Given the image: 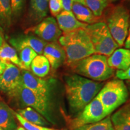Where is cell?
Masks as SVG:
<instances>
[{
  "label": "cell",
  "mask_w": 130,
  "mask_h": 130,
  "mask_svg": "<svg viewBox=\"0 0 130 130\" xmlns=\"http://www.w3.org/2000/svg\"><path fill=\"white\" fill-rule=\"evenodd\" d=\"M6 65H7V62L0 58V75L2 74V72L4 71L6 67Z\"/></svg>",
  "instance_id": "cell-33"
},
{
  "label": "cell",
  "mask_w": 130,
  "mask_h": 130,
  "mask_svg": "<svg viewBox=\"0 0 130 130\" xmlns=\"http://www.w3.org/2000/svg\"><path fill=\"white\" fill-rule=\"evenodd\" d=\"M74 72L93 81H104L113 75L115 69L110 67L107 56L92 54L71 65Z\"/></svg>",
  "instance_id": "cell-3"
},
{
  "label": "cell",
  "mask_w": 130,
  "mask_h": 130,
  "mask_svg": "<svg viewBox=\"0 0 130 130\" xmlns=\"http://www.w3.org/2000/svg\"><path fill=\"white\" fill-rule=\"evenodd\" d=\"M86 4L92 11L96 17H100L102 15L104 10L108 4L109 0H84Z\"/></svg>",
  "instance_id": "cell-26"
},
{
  "label": "cell",
  "mask_w": 130,
  "mask_h": 130,
  "mask_svg": "<svg viewBox=\"0 0 130 130\" xmlns=\"http://www.w3.org/2000/svg\"><path fill=\"white\" fill-rule=\"evenodd\" d=\"M30 31L46 42H56L62 35L56 19L52 16L45 18Z\"/></svg>",
  "instance_id": "cell-9"
},
{
  "label": "cell",
  "mask_w": 130,
  "mask_h": 130,
  "mask_svg": "<svg viewBox=\"0 0 130 130\" xmlns=\"http://www.w3.org/2000/svg\"><path fill=\"white\" fill-rule=\"evenodd\" d=\"M48 12V0H30V14L35 21H41L46 17Z\"/></svg>",
  "instance_id": "cell-19"
},
{
  "label": "cell",
  "mask_w": 130,
  "mask_h": 130,
  "mask_svg": "<svg viewBox=\"0 0 130 130\" xmlns=\"http://www.w3.org/2000/svg\"><path fill=\"white\" fill-rule=\"evenodd\" d=\"M22 83L25 87L30 89L37 95L48 99L49 87L46 81L37 77L27 70L21 72Z\"/></svg>",
  "instance_id": "cell-11"
},
{
  "label": "cell",
  "mask_w": 130,
  "mask_h": 130,
  "mask_svg": "<svg viewBox=\"0 0 130 130\" xmlns=\"http://www.w3.org/2000/svg\"><path fill=\"white\" fill-rule=\"evenodd\" d=\"M85 30L93 45L94 53L110 56L119 47L104 22L88 24Z\"/></svg>",
  "instance_id": "cell-5"
},
{
  "label": "cell",
  "mask_w": 130,
  "mask_h": 130,
  "mask_svg": "<svg viewBox=\"0 0 130 130\" xmlns=\"http://www.w3.org/2000/svg\"><path fill=\"white\" fill-rule=\"evenodd\" d=\"M19 52V59L22 66V69L28 71L30 69L31 63L36 57L37 54L30 47H24L18 50Z\"/></svg>",
  "instance_id": "cell-24"
},
{
  "label": "cell",
  "mask_w": 130,
  "mask_h": 130,
  "mask_svg": "<svg viewBox=\"0 0 130 130\" xmlns=\"http://www.w3.org/2000/svg\"><path fill=\"white\" fill-rule=\"evenodd\" d=\"M107 116L103 105L98 98L96 96L83 108L78 116L71 121V129L84 125L98 122L106 118Z\"/></svg>",
  "instance_id": "cell-7"
},
{
  "label": "cell",
  "mask_w": 130,
  "mask_h": 130,
  "mask_svg": "<svg viewBox=\"0 0 130 130\" xmlns=\"http://www.w3.org/2000/svg\"><path fill=\"white\" fill-rule=\"evenodd\" d=\"M48 7L53 16H57L62 11V0H49Z\"/></svg>",
  "instance_id": "cell-29"
},
{
  "label": "cell",
  "mask_w": 130,
  "mask_h": 130,
  "mask_svg": "<svg viewBox=\"0 0 130 130\" xmlns=\"http://www.w3.org/2000/svg\"><path fill=\"white\" fill-rule=\"evenodd\" d=\"M96 96L109 115L125 103L128 98V91L123 80L115 79L102 86Z\"/></svg>",
  "instance_id": "cell-4"
},
{
  "label": "cell",
  "mask_w": 130,
  "mask_h": 130,
  "mask_svg": "<svg viewBox=\"0 0 130 130\" xmlns=\"http://www.w3.org/2000/svg\"><path fill=\"white\" fill-rule=\"evenodd\" d=\"M14 113L4 102L0 101V128L4 130H14Z\"/></svg>",
  "instance_id": "cell-18"
},
{
  "label": "cell",
  "mask_w": 130,
  "mask_h": 130,
  "mask_svg": "<svg viewBox=\"0 0 130 130\" xmlns=\"http://www.w3.org/2000/svg\"><path fill=\"white\" fill-rule=\"evenodd\" d=\"M111 121L114 130H130V103L115 112Z\"/></svg>",
  "instance_id": "cell-17"
},
{
  "label": "cell",
  "mask_w": 130,
  "mask_h": 130,
  "mask_svg": "<svg viewBox=\"0 0 130 130\" xmlns=\"http://www.w3.org/2000/svg\"><path fill=\"white\" fill-rule=\"evenodd\" d=\"M58 41L64 51L65 61L69 66L94 54L93 45L85 29L64 32Z\"/></svg>",
  "instance_id": "cell-2"
},
{
  "label": "cell",
  "mask_w": 130,
  "mask_h": 130,
  "mask_svg": "<svg viewBox=\"0 0 130 130\" xmlns=\"http://www.w3.org/2000/svg\"><path fill=\"white\" fill-rule=\"evenodd\" d=\"M72 130H114V129L111 118L107 116L98 122L84 125Z\"/></svg>",
  "instance_id": "cell-25"
},
{
  "label": "cell",
  "mask_w": 130,
  "mask_h": 130,
  "mask_svg": "<svg viewBox=\"0 0 130 130\" xmlns=\"http://www.w3.org/2000/svg\"><path fill=\"white\" fill-rule=\"evenodd\" d=\"M14 115H15L18 121L21 123V124L23 126V127L26 130H57L56 129H53V128L45 127L43 126L38 125L35 124V123H31L25 120L23 117L21 116L18 113H14Z\"/></svg>",
  "instance_id": "cell-27"
},
{
  "label": "cell",
  "mask_w": 130,
  "mask_h": 130,
  "mask_svg": "<svg viewBox=\"0 0 130 130\" xmlns=\"http://www.w3.org/2000/svg\"><path fill=\"white\" fill-rule=\"evenodd\" d=\"M3 42H4V40H3V30H2V28H1V27L0 26V46L3 44Z\"/></svg>",
  "instance_id": "cell-34"
},
{
  "label": "cell",
  "mask_w": 130,
  "mask_h": 130,
  "mask_svg": "<svg viewBox=\"0 0 130 130\" xmlns=\"http://www.w3.org/2000/svg\"><path fill=\"white\" fill-rule=\"evenodd\" d=\"M25 0H11L12 19L20 15L23 10Z\"/></svg>",
  "instance_id": "cell-28"
},
{
  "label": "cell",
  "mask_w": 130,
  "mask_h": 130,
  "mask_svg": "<svg viewBox=\"0 0 130 130\" xmlns=\"http://www.w3.org/2000/svg\"><path fill=\"white\" fill-rule=\"evenodd\" d=\"M110 2H115V1H118V0H109Z\"/></svg>",
  "instance_id": "cell-36"
},
{
  "label": "cell",
  "mask_w": 130,
  "mask_h": 130,
  "mask_svg": "<svg viewBox=\"0 0 130 130\" xmlns=\"http://www.w3.org/2000/svg\"><path fill=\"white\" fill-rule=\"evenodd\" d=\"M66 98L73 113H79L96 96L104 86L78 74L66 75L64 78Z\"/></svg>",
  "instance_id": "cell-1"
},
{
  "label": "cell",
  "mask_w": 130,
  "mask_h": 130,
  "mask_svg": "<svg viewBox=\"0 0 130 130\" xmlns=\"http://www.w3.org/2000/svg\"><path fill=\"white\" fill-rule=\"evenodd\" d=\"M56 21L61 31L68 32L78 29H85L88 24L83 23L76 18L72 11L63 10L56 16Z\"/></svg>",
  "instance_id": "cell-14"
},
{
  "label": "cell",
  "mask_w": 130,
  "mask_h": 130,
  "mask_svg": "<svg viewBox=\"0 0 130 130\" xmlns=\"http://www.w3.org/2000/svg\"><path fill=\"white\" fill-rule=\"evenodd\" d=\"M12 21L11 0H0V26L7 28Z\"/></svg>",
  "instance_id": "cell-22"
},
{
  "label": "cell",
  "mask_w": 130,
  "mask_h": 130,
  "mask_svg": "<svg viewBox=\"0 0 130 130\" xmlns=\"http://www.w3.org/2000/svg\"><path fill=\"white\" fill-rule=\"evenodd\" d=\"M43 54L53 69H57L60 67L66 60L64 50L57 42L46 43L43 49Z\"/></svg>",
  "instance_id": "cell-13"
},
{
  "label": "cell",
  "mask_w": 130,
  "mask_h": 130,
  "mask_svg": "<svg viewBox=\"0 0 130 130\" xmlns=\"http://www.w3.org/2000/svg\"><path fill=\"white\" fill-rule=\"evenodd\" d=\"M22 83L21 72L17 66L7 63L6 67L0 75V89L13 93Z\"/></svg>",
  "instance_id": "cell-10"
},
{
  "label": "cell",
  "mask_w": 130,
  "mask_h": 130,
  "mask_svg": "<svg viewBox=\"0 0 130 130\" xmlns=\"http://www.w3.org/2000/svg\"><path fill=\"white\" fill-rule=\"evenodd\" d=\"M14 130H26V129L24 127H21V126H19V127H18Z\"/></svg>",
  "instance_id": "cell-35"
},
{
  "label": "cell",
  "mask_w": 130,
  "mask_h": 130,
  "mask_svg": "<svg viewBox=\"0 0 130 130\" xmlns=\"http://www.w3.org/2000/svg\"><path fill=\"white\" fill-rule=\"evenodd\" d=\"M72 3V0H62L63 9L66 11H71Z\"/></svg>",
  "instance_id": "cell-31"
},
{
  "label": "cell",
  "mask_w": 130,
  "mask_h": 130,
  "mask_svg": "<svg viewBox=\"0 0 130 130\" xmlns=\"http://www.w3.org/2000/svg\"><path fill=\"white\" fill-rule=\"evenodd\" d=\"M116 76L118 79L121 80H130V66L125 71H117Z\"/></svg>",
  "instance_id": "cell-30"
},
{
  "label": "cell",
  "mask_w": 130,
  "mask_h": 130,
  "mask_svg": "<svg viewBox=\"0 0 130 130\" xmlns=\"http://www.w3.org/2000/svg\"><path fill=\"white\" fill-rule=\"evenodd\" d=\"M0 130H4V129H1V128H0Z\"/></svg>",
  "instance_id": "cell-37"
},
{
  "label": "cell",
  "mask_w": 130,
  "mask_h": 130,
  "mask_svg": "<svg viewBox=\"0 0 130 130\" xmlns=\"http://www.w3.org/2000/svg\"><path fill=\"white\" fill-rule=\"evenodd\" d=\"M0 58L7 63L11 62L22 69V64L16 50L4 42L0 46Z\"/></svg>",
  "instance_id": "cell-21"
},
{
  "label": "cell",
  "mask_w": 130,
  "mask_h": 130,
  "mask_svg": "<svg viewBox=\"0 0 130 130\" xmlns=\"http://www.w3.org/2000/svg\"><path fill=\"white\" fill-rule=\"evenodd\" d=\"M13 93H16L19 96L24 104L31 107L40 115L50 119L48 114V99L45 98L34 93L25 87L22 83H21Z\"/></svg>",
  "instance_id": "cell-8"
},
{
  "label": "cell",
  "mask_w": 130,
  "mask_h": 130,
  "mask_svg": "<svg viewBox=\"0 0 130 130\" xmlns=\"http://www.w3.org/2000/svg\"><path fill=\"white\" fill-rule=\"evenodd\" d=\"M110 67L119 71H125L130 66V50L117 48L107 58Z\"/></svg>",
  "instance_id": "cell-15"
},
{
  "label": "cell",
  "mask_w": 130,
  "mask_h": 130,
  "mask_svg": "<svg viewBox=\"0 0 130 130\" xmlns=\"http://www.w3.org/2000/svg\"><path fill=\"white\" fill-rule=\"evenodd\" d=\"M71 11L76 18L83 23L92 24L96 21L97 17L89 9L84 0H72Z\"/></svg>",
  "instance_id": "cell-16"
},
{
  "label": "cell",
  "mask_w": 130,
  "mask_h": 130,
  "mask_svg": "<svg viewBox=\"0 0 130 130\" xmlns=\"http://www.w3.org/2000/svg\"><path fill=\"white\" fill-rule=\"evenodd\" d=\"M30 68L35 75L42 78L48 74L50 70V64L44 56L37 55L31 63Z\"/></svg>",
  "instance_id": "cell-20"
},
{
  "label": "cell",
  "mask_w": 130,
  "mask_h": 130,
  "mask_svg": "<svg viewBox=\"0 0 130 130\" xmlns=\"http://www.w3.org/2000/svg\"><path fill=\"white\" fill-rule=\"evenodd\" d=\"M124 45L125 48L129 49L130 50V19H129V28H128V32L127 36L125 39V41L124 42Z\"/></svg>",
  "instance_id": "cell-32"
},
{
  "label": "cell",
  "mask_w": 130,
  "mask_h": 130,
  "mask_svg": "<svg viewBox=\"0 0 130 130\" xmlns=\"http://www.w3.org/2000/svg\"><path fill=\"white\" fill-rule=\"evenodd\" d=\"M18 113L27 121L32 123L40 126H45L48 124L46 120L40 115V113L30 107H27L24 109L18 110Z\"/></svg>",
  "instance_id": "cell-23"
},
{
  "label": "cell",
  "mask_w": 130,
  "mask_h": 130,
  "mask_svg": "<svg viewBox=\"0 0 130 130\" xmlns=\"http://www.w3.org/2000/svg\"><path fill=\"white\" fill-rule=\"evenodd\" d=\"M129 19V13L123 6L114 7L107 18V27L119 46L124 45L128 35Z\"/></svg>",
  "instance_id": "cell-6"
},
{
  "label": "cell",
  "mask_w": 130,
  "mask_h": 130,
  "mask_svg": "<svg viewBox=\"0 0 130 130\" xmlns=\"http://www.w3.org/2000/svg\"><path fill=\"white\" fill-rule=\"evenodd\" d=\"M10 42L18 51L24 47H30L36 51L37 54L42 55L46 42L39 37L32 35L19 36L13 37Z\"/></svg>",
  "instance_id": "cell-12"
}]
</instances>
